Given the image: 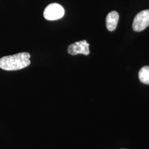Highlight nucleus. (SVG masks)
<instances>
[{
	"mask_svg": "<svg viewBox=\"0 0 149 149\" xmlns=\"http://www.w3.org/2000/svg\"><path fill=\"white\" fill-rule=\"evenodd\" d=\"M31 55L28 53H21L4 56L0 59V68L6 71L22 69L30 64Z\"/></svg>",
	"mask_w": 149,
	"mask_h": 149,
	"instance_id": "f257e3e1",
	"label": "nucleus"
},
{
	"mask_svg": "<svg viewBox=\"0 0 149 149\" xmlns=\"http://www.w3.org/2000/svg\"><path fill=\"white\" fill-rule=\"evenodd\" d=\"M64 14L65 10L63 6L58 3H54L47 6L44 11L43 15L46 19L54 21L62 18Z\"/></svg>",
	"mask_w": 149,
	"mask_h": 149,
	"instance_id": "f03ea898",
	"label": "nucleus"
},
{
	"mask_svg": "<svg viewBox=\"0 0 149 149\" xmlns=\"http://www.w3.org/2000/svg\"><path fill=\"white\" fill-rule=\"evenodd\" d=\"M149 26V10L139 12L135 17L133 23L134 31L141 32Z\"/></svg>",
	"mask_w": 149,
	"mask_h": 149,
	"instance_id": "7ed1b4c3",
	"label": "nucleus"
},
{
	"mask_svg": "<svg viewBox=\"0 0 149 149\" xmlns=\"http://www.w3.org/2000/svg\"><path fill=\"white\" fill-rule=\"evenodd\" d=\"M89 47L90 44L85 40L77 42L70 45L68 49V53L72 55H76L79 54L88 55L90 54Z\"/></svg>",
	"mask_w": 149,
	"mask_h": 149,
	"instance_id": "20e7f679",
	"label": "nucleus"
},
{
	"mask_svg": "<svg viewBox=\"0 0 149 149\" xmlns=\"http://www.w3.org/2000/svg\"><path fill=\"white\" fill-rule=\"evenodd\" d=\"M119 16L116 11H112L110 12L106 18V27L108 31H113L117 26L118 22Z\"/></svg>",
	"mask_w": 149,
	"mask_h": 149,
	"instance_id": "39448f33",
	"label": "nucleus"
},
{
	"mask_svg": "<svg viewBox=\"0 0 149 149\" xmlns=\"http://www.w3.org/2000/svg\"><path fill=\"white\" fill-rule=\"evenodd\" d=\"M139 78L141 82L149 85V66H146L140 69L139 72Z\"/></svg>",
	"mask_w": 149,
	"mask_h": 149,
	"instance_id": "423d86ee",
	"label": "nucleus"
},
{
	"mask_svg": "<svg viewBox=\"0 0 149 149\" xmlns=\"http://www.w3.org/2000/svg\"></svg>",
	"mask_w": 149,
	"mask_h": 149,
	"instance_id": "0eeeda50",
	"label": "nucleus"
}]
</instances>
